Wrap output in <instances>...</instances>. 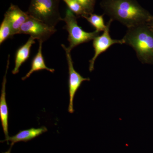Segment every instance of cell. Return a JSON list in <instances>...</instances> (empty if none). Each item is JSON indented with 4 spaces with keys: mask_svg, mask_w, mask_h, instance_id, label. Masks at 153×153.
Returning <instances> with one entry per match:
<instances>
[{
    "mask_svg": "<svg viewBox=\"0 0 153 153\" xmlns=\"http://www.w3.org/2000/svg\"><path fill=\"white\" fill-rule=\"evenodd\" d=\"M100 4L111 19L128 28L146 24L153 16L136 0H102Z\"/></svg>",
    "mask_w": 153,
    "mask_h": 153,
    "instance_id": "cell-1",
    "label": "cell"
},
{
    "mask_svg": "<svg viewBox=\"0 0 153 153\" xmlns=\"http://www.w3.org/2000/svg\"><path fill=\"white\" fill-rule=\"evenodd\" d=\"M122 40L133 48L141 63L153 65V33L146 24L128 28Z\"/></svg>",
    "mask_w": 153,
    "mask_h": 153,
    "instance_id": "cell-2",
    "label": "cell"
},
{
    "mask_svg": "<svg viewBox=\"0 0 153 153\" xmlns=\"http://www.w3.org/2000/svg\"><path fill=\"white\" fill-rule=\"evenodd\" d=\"M60 0H31L27 13L31 16L55 27L62 20L59 11Z\"/></svg>",
    "mask_w": 153,
    "mask_h": 153,
    "instance_id": "cell-3",
    "label": "cell"
},
{
    "mask_svg": "<svg viewBox=\"0 0 153 153\" xmlns=\"http://www.w3.org/2000/svg\"><path fill=\"white\" fill-rule=\"evenodd\" d=\"M62 21L66 23L64 29L68 32V40L69 47L67 49L71 51L76 46L83 43H87L100 35V32L95 31L93 32H86L79 27L77 22V16L68 8L66 15Z\"/></svg>",
    "mask_w": 153,
    "mask_h": 153,
    "instance_id": "cell-4",
    "label": "cell"
},
{
    "mask_svg": "<svg viewBox=\"0 0 153 153\" xmlns=\"http://www.w3.org/2000/svg\"><path fill=\"white\" fill-rule=\"evenodd\" d=\"M56 31L55 27L30 16L29 19L20 28L19 34H27L37 39L39 42H44L47 41Z\"/></svg>",
    "mask_w": 153,
    "mask_h": 153,
    "instance_id": "cell-5",
    "label": "cell"
},
{
    "mask_svg": "<svg viewBox=\"0 0 153 153\" xmlns=\"http://www.w3.org/2000/svg\"><path fill=\"white\" fill-rule=\"evenodd\" d=\"M66 52V59L68 63V89H69V102L68 111L70 113L74 112L73 101L74 96L79 89L82 82L85 81H90L89 78H85L81 76L74 69L73 62L71 55V51L64 44L61 45Z\"/></svg>",
    "mask_w": 153,
    "mask_h": 153,
    "instance_id": "cell-6",
    "label": "cell"
},
{
    "mask_svg": "<svg viewBox=\"0 0 153 153\" xmlns=\"http://www.w3.org/2000/svg\"><path fill=\"white\" fill-rule=\"evenodd\" d=\"M113 20L110 19L106 24V28L100 36H98L93 40L94 55L89 60V70L90 72L94 69V63L96 59L102 53L105 52L110 47L115 44H124L122 40L112 39L110 35V27Z\"/></svg>",
    "mask_w": 153,
    "mask_h": 153,
    "instance_id": "cell-7",
    "label": "cell"
},
{
    "mask_svg": "<svg viewBox=\"0 0 153 153\" xmlns=\"http://www.w3.org/2000/svg\"><path fill=\"white\" fill-rule=\"evenodd\" d=\"M10 55H9L6 68L5 74L3 78L2 89L0 97V120L2 126L3 131L5 136V140L1 142L7 141L9 138L8 131L9 110L6 100V86L7 83V74L10 64Z\"/></svg>",
    "mask_w": 153,
    "mask_h": 153,
    "instance_id": "cell-8",
    "label": "cell"
},
{
    "mask_svg": "<svg viewBox=\"0 0 153 153\" xmlns=\"http://www.w3.org/2000/svg\"><path fill=\"white\" fill-rule=\"evenodd\" d=\"M30 15L27 12L21 10L19 7L11 4L4 14V17L8 20L12 28L13 35L19 34L22 25L29 19Z\"/></svg>",
    "mask_w": 153,
    "mask_h": 153,
    "instance_id": "cell-9",
    "label": "cell"
},
{
    "mask_svg": "<svg viewBox=\"0 0 153 153\" xmlns=\"http://www.w3.org/2000/svg\"><path fill=\"white\" fill-rule=\"evenodd\" d=\"M47 131V128L45 126H42L39 128H32L20 131L16 134L13 136L10 137L7 143L11 142L10 147H13L14 144L19 142H27L37 137Z\"/></svg>",
    "mask_w": 153,
    "mask_h": 153,
    "instance_id": "cell-10",
    "label": "cell"
},
{
    "mask_svg": "<svg viewBox=\"0 0 153 153\" xmlns=\"http://www.w3.org/2000/svg\"><path fill=\"white\" fill-rule=\"evenodd\" d=\"M35 40L34 38L30 37L25 44L17 49L15 55V67L12 71L13 74L19 73L20 67L30 57L31 48L33 44L36 43Z\"/></svg>",
    "mask_w": 153,
    "mask_h": 153,
    "instance_id": "cell-11",
    "label": "cell"
},
{
    "mask_svg": "<svg viewBox=\"0 0 153 153\" xmlns=\"http://www.w3.org/2000/svg\"><path fill=\"white\" fill-rule=\"evenodd\" d=\"M43 43L42 41H39V48H38V52L32 60L30 70L25 76L22 77V80H25L27 79L28 77H30V75L33 74V72L35 71H39L44 69L47 70L52 73L55 71V69L49 68L46 66L44 56L42 54Z\"/></svg>",
    "mask_w": 153,
    "mask_h": 153,
    "instance_id": "cell-12",
    "label": "cell"
},
{
    "mask_svg": "<svg viewBox=\"0 0 153 153\" xmlns=\"http://www.w3.org/2000/svg\"><path fill=\"white\" fill-rule=\"evenodd\" d=\"M103 15H99L91 13L87 16L83 17L92 26L95 28L96 31L100 32L104 31L106 28V25L105 23Z\"/></svg>",
    "mask_w": 153,
    "mask_h": 153,
    "instance_id": "cell-13",
    "label": "cell"
},
{
    "mask_svg": "<svg viewBox=\"0 0 153 153\" xmlns=\"http://www.w3.org/2000/svg\"><path fill=\"white\" fill-rule=\"evenodd\" d=\"M13 36L10 24L4 17L0 26V44L1 45L7 39Z\"/></svg>",
    "mask_w": 153,
    "mask_h": 153,
    "instance_id": "cell-14",
    "label": "cell"
},
{
    "mask_svg": "<svg viewBox=\"0 0 153 153\" xmlns=\"http://www.w3.org/2000/svg\"><path fill=\"white\" fill-rule=\"evenodd\" d=\"M67 6L68 8L71 10L76 16L82 17L86 16L85 11L82 8V6L79 4L76 0H63Z\"/></svg>",
    "mask_w": 153,
    "mask_h": 153,
    "instance_id": "cell-15",
    "label": "cell"
},
{
    "mask_svg": "<svg viewBox=\"0 0 153 153\" xmlns=\"http://www.w3.org/2000/svg\"><path fill=\"white\" fill-rule=\"evenodd\" d=\"M79 3L85 11L86 16L93 13L97 0H76Z\"/></svg>",
    "mask_w": 153,
    "mask_h": 153,
    "instance_id": "cell-16",
    "label": "cell"
},
{
    "mask_svg": "<svg viewBox=\"0 0 153 153\" xmlns=\"http://www.w3.org/2000/svg\"><path fill=\"white\" fill-rule=\"evenodd\" d=\"M146 24L153 33V16L150 20H149Z\"/></svg>",
    "mask_w": 153,
    "mask_h": 153,
    "instance_id": "cell-17",
    "label": "cell"
},
{
    "mask_svg": "<svg viewBox=\"0 0 153 153\" xmlns=\"http://www.w3.org/2000/svg\"><path fill=\"white\" fill-rule=\"evenodd\" d=\"M12 147H10V149H9L7 151V152H4V153H11V149H12Z\"/></svg>",
    "mask_w": 153,
    "mask_h": 153,
    "instance_id": "cell-18",
    "label": "cell"
}]
</instances>
